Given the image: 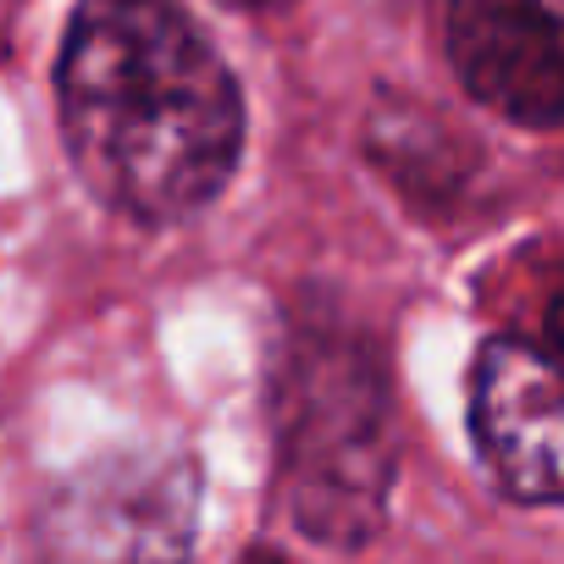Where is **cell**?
<instances>
[{
    "mask_svg": "<svg viewBox=\"0 0 564 564\" xmlns=\"http://www.w3.org/2000/svg\"><path fill=\"white\" fill-rule=\"evenodd\" d=\"M56 117L84 188L139 227L210 210L243 155L238 78L177 0H78Z\"/></svg>",
    "mask_w": 564,
    "mask_h": 564,
    "instance_id": "6da1fadb",
    "label": "cell"
},
{
    "mask_svg": "<svg viewBox=\"0 0 564 564\" xmlns=\"http://www.w3.org/2000/svg\"><path fill=\"white\" fill-rule=\"evenodd\" d=\"M276 503L322 547H366L399 481V410L377 338L316 294L294 300L265 371Z\"/></svg>",
    "mask_w": 564,
    "mask_h": 564,
    "instance_id": "7a4b0ae2",
    "label": "cell"
},
{
    "mask_svg": "<svg viewBox=\"0 0 564 564\" xmlns=\"http://www.w3.org/2000/svg\"><path fill=\"white\" fill-rule=\"evenodd\" d=\"M199 465L183 448H111L51 487L34 564H188Z\"/></svg>",
    "mask_w": 564,
    "mask_h": 564,
    "instance_id": "3957f363",
    "label": "cell"
},
{
    "mask_svg": "<svg viewBox=\"0 0 564 564\" xmlns=\"http://www.w3.org/2000/svg\"><path fill=\"white\" fill-rule=\"evenodd\" d=\"M470 443L503 498L564 503V360L525 338H487L470 360Z\"/></svg>",
    "mask_w": 564,
    "mask_h": 564,
    "instance_id": "277c9868",
    "label": "cell"
},
{
    "mask_svg": "<svg viewBox=\"0 0 564 564\" xmlns=\"http://www.w3.org/2000/svg\"><path fill=\"white\" fill-rule=\"evenodd\" d=\"M443 56L492 117L564 128V0H443Z\"/></svg>",
    "mask_w": 564,
    "mask_h": 564,
    "instance_id": "5b68a950",
    "label": "cell"
},
{
    "mask_svg": "<svg viewBox=\"0 0 564 564\" xmlns=\"http://www.w3.org/2000/svg\"><path fill=\"white\" fill-rule=\"evenodd\" d=\"M542 349L553 360H564V294H553L547 311H542Z\"/></svg>",
    "mask_w": 564,
    "mask_h": 564,
    "instance_id": "8992f818",
    "label": "cell"
},
{
    "mask_svg": "<svg viewBox=\"0 0 564 564\" xmlns=\"http://www.w3.org/2000/svg\"><path fill=\"white\" fill-rule=\"evenodd\" d=\"M232 564H289V558H282L276 547H243V553H238Z\"/></svg>",
    "mask_w": 564,
    "mask_h": 564,
    "instance_id": "52a82bcc",
    "label": "cell"
},
{
    "mask_svg": "<svg viewBox=\"0 0 564 564\" xmlns=\"http://www.w3.org/2000/svg\"><path fill=\"white\" fill-rule=\"evenodd\" d=\"M227 7H238V12H276V7H289V0H227Z\"/></svg>",
    "mask_w": 564,
    "mask_h": 564,
    "instance_id": "ba28073f",
    "label": "cell"
}]
</instances>
